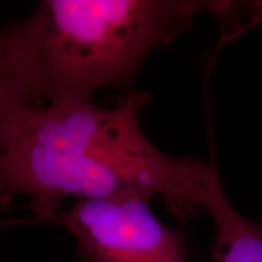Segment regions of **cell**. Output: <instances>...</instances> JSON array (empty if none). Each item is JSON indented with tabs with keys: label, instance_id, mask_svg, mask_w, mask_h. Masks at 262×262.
I'll return each instance as SVG.
<instances>
[{
	"label": "cell",
	"instance_id": "obj_1",
	"mask_svg": "<svg viewBox=\"0 0 262 262\" xmlns=\"http://www.w3.org/2000/svg\"><path fill=\"white\" fill-rule=\"evenodd\" d=\"M141 93L119 107L91 102L25 107L0 155V192L31 198L34 216L18 225L44 222L64 196L94 199L119 194H162L185 219L202 205L215 164L173 159L142 133Z\"/></svg>",
	"mask_w": 262,
	"mask_h": 262
},
{
	"label": "cell",
	"instance_id": "obj_3",
	"mask_svg": "<svg viewBox=\"0 0 262 262\" xmlns=\"http://www.w3.org/2000/svg\"><path fill=\"white\" fill-rule=\"evenodd\" d=\"M150 199L141 194L78 199L70 210L44 222L74 235L83 262H186L181 233L153 215Z\"/></svg>",
	"mask_w": 262,
	"mask_h": 262
},
{
	"label": "cell",
	"instance_id": "obj_4",
	"mask_svg": "<svg viewBox=\"0 0 262 262\" xmlns=\"http://www.w3.org/2000/svg\"><path fill=\"white\" fill-rule=\"evenodd\" d=\"M215 225L212 262H262V222H251L229 204L217 169L202 201Z\"/></svg>",
	"mask_w": 262,
	"mask_h": 262
},
{
	"label": "cell",
	"instance_id": "obj_7",
	"mask_svg": "<svg viewBox=\"0 0 262 262\" xmlns=\"http://www.w3.org/2000/svg\"><path fill=\"white\" fill-rule=\"evenodd\" d=\"M3 226H6L5 221H0V227H3Z\"/></svg>",
	"mask_w": 262,
	"mask_h": 262
},
{
	"label": "cell",
	"instance_id": "obj_2",
	"mask_svg": "<svg viewBox=\"0 0 262 262\" xmlns=\"http://www.w3.org/2000/svg\"><path fill=\"white\" fill-rule=\"evenodd\" d=\"M211 3L187 0H42L17 24L39 98L88 103L125 84L157 45L185 31Z\"/></svg>",
	"mask_w": 262,
	"mask_h": 262
},
{
	"label": "cell",
	"instance_id": "obj_6",
	"mask_svg": "<svg viewBox=\"0 0 262 262\" xmlns=\"http://www.w3.org/2000/svg\"><path fill=\"white\" fill-rule=\"evenodd\" d=\"M11 201V198H9V196H6L5 194H3V193L0 192V211H4L5 209H8Z\"/></svg>",
	"mask_w": 262,
	"mask_h": 262
},
{
	"label": "cell",
	"instance_id": "obj_5",
	"mask_svg": "<svg viewBox=\"0 0 262 262\" xmlns=\"http://www.w3.org/2000/svg\"><path fill=\"white\" fill-rule=\"evenodd\" d=\"M38 100L17 24L0 31V155L25 107Z\"/></svg>",
	"mask_w": 262,
	"mask_h": 262
}]
</instances>
